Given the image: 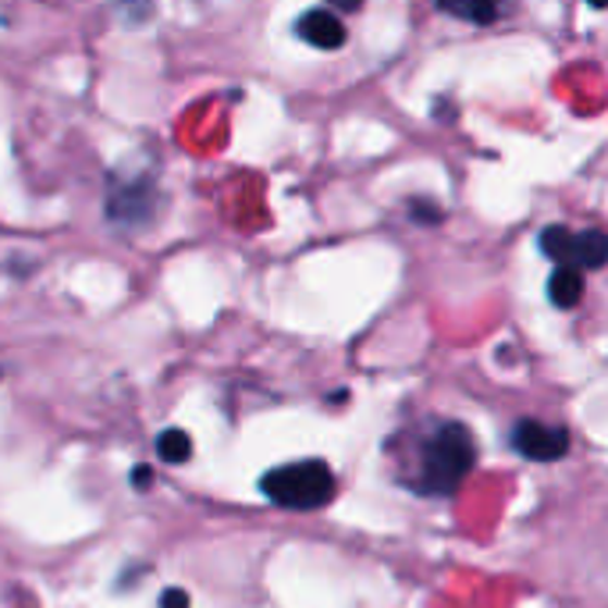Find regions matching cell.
Masks as SVG:
<instances>
[{
    "label": "cell",
    "instance_id": "6da1fadb",
    "mask_svg": "<svg viewBox=\"0 0 608 608\" xmlns=\"http://www.w3.org/2000/svg\"><path fill=\"white\" fill-rule=\"evenodd\" d=\"M473 462H477V448H473V434L462 424H442L424 442L420 452V481L417 492L448 498L456 495L462 481L470 477Z\"/></svg>",
    "mask_w": 608,
    "mask_h": 608
},
{
    "label": "cell",
    "instance_id": "7a4b0ae2",
    "mask_svg": "<svg viewBox=\"0 0 608 608\" xmlns=\"http://www.w3.org/2000/svg\"><path fill=\"white\" fill-rule=\"evenodd\" d=\"M260 492L282 509L313 512V509H324L335 498L338 484L324 459H299L268 470V477L260 481Z\"/></svg>",
    "mask_w": 608,
    "mask_h": 608
},
{
    "label": "cell",
    "instance_id": "3957f363",
    "mask_svg": "<svg viewBox=\"0 0 608 608\" xmlns=\"http://www.w3.org/2000/svg\"><path fill=\"white\" fill-rule=\"evenodd\" d=\"M537 243H541V253L548 260L566 263V268H576V271H598L608 260V235L598 228L573 235L570 228H562V224H548Z\"/></svg>",
    "mask_w": 608,
    "mask_h": 608
},
{
    "label": "cell",
    "instance_id": "277c9868",
    "mask_svg": "<svg viewBox=\"0 0 608 608\" xmlns=\"http://www.w3.org/2000/svg\"><path fill=\"white\" fill-rule=\"evenodd\" d=\"M509 442L523 459H534V462H555L570 452V431L541 424V420H517Z\"/></svg>",
    "mask_w": 608,
    "mask_h": 608
},
{
    "label": "cell",
    "instance_id": "5b68a950",
    "mask_svg": "<svg viewBox=\"0 0 608 608\" xmlns=\"http://www.w3.org/2000/svg\"><path fill=\"white\" fill-rule=\"evenodd\" d=\"M293 29H296V36L302 39V44H310L317 50H338L342 44H346V25H342L338 15H332L327 8L302 11Z\"/></svg>",
    "mask_w": 608,
    "mask_h": 608
},
{
    "label": "cell",
    "instance_id": "8992f818",
    "mask_svg": "<svg viewBox=\"0 0 608 608\" xmlns=\"http://www.w3.org/2000/svg\"><path fill=\"white\" fill-rule=\"evenodd\" d=\"M548 299H551V307L573 310L576 302L584 299V271L559 263V268H555L551 277H548Z\"/></svg>",
    "mask_w": 608,
    "mask_h": 608
},
{
    "label": "cell",
    "instance_id": "52a82bcc",
    "mask_svg": "<svg viewBox=\"0 0 608 608\" xmlns=\"http://www.w3.org/2000/svg\"><path fill=\"white\" fill-rule=\"evenodd\" d=\"M438 11L462 22H473V25H492L501 15V4L506 0H434Z\"/></svg>",
    "mask_w": 608,
    "mask_h": 608
},
{
    "label": "cell",
    "instance_id": "ba28073f",
    "mask_svg": "<svg viewBox=\"0 0 608 608\" xmlns=\"http://www.w3.org/2000/svg\"><path fill=\"white\" fill-rule=\"evenodd\" d=\"M157 456L164 462H185L193 456V438L182 427H167L161 438H157Z\"/></svg>",
    "mask_w": 608,
    "mask_h": 608
},
{
    "label": "cell",
    "instance_id": "9c48e42d",
    "mask_svg": "<svg viewBox=\"0 0 608 608\" xmlns=\"http://www.w3.org/2000/svg\"><path fill=\"white\" fill-rule=\"evenodd\" d=\"M409 218L420 221V224H438L442 221V210L424 203V200H413V203H409Z\"/></svg>",
    "mask_w": 608,
    "mask_h": 608
},
{
    "label": "cell",
    "instance_id": "30bf717a",
    "mask_svg": "<svg viewBox=\"0 0 608 608\" xmlns=\"http://www.w3.org/2000/svg\"><path fill=\"white\" fill-rule=\"evenodd\" d=\"M150 484H153V470L147 462H136V467H132V487H136V492H147Z\"/></svg>",
    "mask_w": 608,
    "mask_h": 608
},
{
    "label": "cell",
    "instance_id": "8fae6325",
    "mask_svg": "<svg viewBox=\"0 0 608 608\" xmlns=\"http://www.w3.org/2000/svg\"><path fill=\"white\" fill-rule=\"evenodd\" d=\"M161 608H189V594L178 591V587H167L161 594Z\"/></svg>",
    "mask_w": 608,
    "mask_h": 608
},
{
    "label": "cell",
    "instance_id": "7c38bea8",
    "mask_svg": "<svg viewBox=\"0 0 608 608\" xmlns=\"http://www.w3.org/2000/svg\"><path fill=\"white\" fill-rule=\"evenodd\" d=\"M327 4H335V8H342V11H356L363 4V0H327Z\"/></svg>",
    "mask_w": 608,
    "mask_h": 608
},
{
    "label": "cell",
    "instance_id": "4fadbf2b",
    "mask_svg": "<svg viewBox=\"0 0 608 608\" xmlns=\"http://www.w3.org/2000/svg\"><path fill=\"white\" fill-rule=\"evenodd\" d=\"M587 4H591V8H598V11H601V8L608 4V0H587Z\"/></svg>",
    "mask_w": 608,
    "mask_h": 608
}]
</instances>
